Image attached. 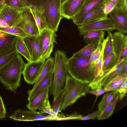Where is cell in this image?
Segmentation results:
<instances>
[{"instance_id":"obj_1","label":"cell","mask_w":127,"mask_h":127,"mask_svg":"<svg viewBox=\"0 0 127 127\" xmlns=\"http://www.w3.org/2000/svg\"><path fill=\"white\" fill-rule=\"evenodd\" d=\"M29 8L34 9L43 17L47 28L57 31L62 19L61 0H20Z\"/></svg>"},{"instance_id":"obj_2","label":"cell","mask_w":127,"mask_h":127,"mask_svg":"<svg viewBox=\"0 0 127 127\" xmlns=\"http://www.w3.org/2000/svg\"><path fill=\"white\" fill-rule=\"evenodd\" d=\"M90 56L82 58L72 56L68 58L67 65L69 75L80 82L91 83L95 78L96 63L91 61Z\"/></svg>"},{"instance_id":"obj_3","label":"cell","mask_w":127,"mask_h":127,"mask_svg":"<svg viewBox=\"0 0 127 127\" xmlns=\"http://www.w3.org/2000/svg\"><path fill=\"white\" fill-rule=\"evenodd\" d=\"M25 64L18 53L0 69V81L7 89L14 91L20 86L21 76Z\"/></svg>"},{"instance_id":"obj_4","label":"cell","mask_w":127,"mask_h":127,"mask_svg":"<svg viewBox=\"0 0 127 127\" xmlns=\"http://www.w3.org/2000/svg\"><path fill=\"white\" fill-rule=\"evenodd\" d=\"M67 59L64 51L58 50L55 52L53 80L50 87V93L54 96V99L64 87L68 74L67 65Z\"/></svg>"},{"instance_id":"obj_5","label":"cell","mask_w":127,"mask_h":127,"mask_svg":"<svg viewBox=\"0 0 127 127\" xmlns=\"http://www.w3.org/2000/svg\"><path fill=\"white\" fill-rule=\"evenodd\" d=\"M90 88L89 84L80 82L68 74L64 87V96L60 111L65 110L78 98L87 95Z\"/></svg>"},{"instance_id":"obj_6","label":"cell","mask_w":127,"mask_h":127,"mask_svg":"<svg viewBox=\"0 0 127 127\" xmlns=\"http://www.w3.org/2000/svg\"><path fill=\"white\" fill-rule=\"evenodd\" d=\"M56 32L47 28L39 34L38 38L41 52L39 59L45 60L50 57L53 51L54 44L56 42Z\"/></svg>"},{"instance_id":"obj_7","label":"cell","mask_w":127,"mask_h":127,"mask_svg":"<svg viewBox=\"0 0 127 127\" xmlns=\"http://www.w3.org/2000/svg\"><path fill=\"white\" fill-rule=\"evenodd\" d=\"M78 29L80 35H84L91 31H102L111 32L116 30L110 18L108 17L78 26Z\"/></svg>"},{"instance_id":"obj_8","label":"cell","mask_w":127,"mask_h":127,"mask_svg":"<svg viewBox=\"0 0 127 127\" xmlns=\"http://www.w3.org/2000/svg\"><path fill=\"white\" fill-rule=\"evenodd\" d=\"M45 60L39 59L26 64L22 74L24 80L30 84H34L38 79Z\"/></svg>"},{"instance_id":"obj_9","label":"cell","mask_w":127,"mask_h":127,"mask_svg":"<svg viewBox=\"0 0 127 127\" xmlns=\"http://www.w3.org/2000/svg\"><path fill=\"white\" fill-rule=\"evenodd\" d=\"M112 35L113 51L118 58L117 64L127 58V37L119 31L114 32Z\"/></svg>"},{"instance_id":"obj_10","label":"cell","mask_w":127,"mask_h":127,"mask_svg":"<svg viewBox=\"0 0 127 127\" xmlns=\"http://www.w3.org/2000/svg\"><path fill=\"white\" fill-rule=\"evenodd\" d=\"M10 118L15 120L24 121L38 120H52V115H45L36 111L16 110Z\"/></svg>"},{"instance_id":"obj_11","label":"cell","mask_w":127,"mask_h":127,"mask_svg":"<svg viewBox=\"0 0 127 127\" xmlns=\"http://www.w3.org/2000/svg\"><path fill=\"white\" fill-rule=\"evenodd\" d=\"M109 14L116 29L120 32L127 33V10L123 7H115Z\"/></svg>"},{"instance_id":"obj_12","label":"cell","mask_w":127,"mask_h":127,"mask_svg":"<svg viewBox=\"0 0 127 127\" xmlns=\"http://www.w3.org/2000/svg\"><path fill=\"white\" fill-rule=\"evenodd\" d=\"M86 0H65L61 3V13L63 18L72 19L82 8Z\"/></svg>"},{"instance_id":"obj_13","label":"cell","mask_w":127,"mask_h":127,"mask_svg":"<svg viewBox=\"0 0 127 127\" xmlns=\"http://www.w3.org/2000/svg\"><path fill=\"white\" fill-rule=\"evenodd\" d=\"M103 4L86 13L73 23L78 26L107 17L103 12Z\"/></svg>"},{"instance_id":"obj_14","label":"cell","mask_w":127,"mask_h":127,"mask_svg":"<svg viewBox=\"0 0 127 127\" xmlns=\"http://www.w3.org/2000/svg\"><path fill=\"white\" fill-rule=\"evenodd\" d=\"M23 39L29 52L31 62L39 60L41 52L38 36H27Z\"/></svg>"},{"instance_id":"obj_15","label":"cell","mask_w":127,"mask_h":127,"mask_svg":"<svg viewBox=\"0 0 127 127\" xmlns=\"http://www.w3.org/2000/svg\"><path fill=\"white\" fill-rule=\"evenodd\" d=\"M22 13L5 4L0 12V16L6 19L9 27H16L22 19Z\"/></svg>"},{"instance_id":"obj_16","label":"cell","mask_w":127,"mask_h":127,"mask_svg":"<svg viewBox=\"0 0 127 127\" xmlns=\"http://www.w3.org/2000/svg\"><path fill=\"white\" fill-rule=\"evenodd\" d=\"M17 36L0 31V56L14 50Z\"/></svg>"},{"instance_id":"obj_17","label":"cell","mask_w":127,"mask_h":127,"mask_svg":"<svg viewBox=\"0 0 127 127\" xmlns=\"http://www.w3.org/2000/svg\"><path fill=\"white\" fill-rule=\"evenodd\" d=\"M53 77V71L50 73L43 78L32 89L28 92V100H30L35 96L45 89L50 88L52 83Z\"/></svg>"},{"instance_id":"obj_18","label":"cell","mask_w":127,"mask_h":127,"mask_svg":"<svg viewBox=\"0 0 127 127\" xmlns=\"http://www.w3.org/2000/svg\"><path fill=\"white\" fill-rule=\"evenodd\" d=\"M49 89L47 88L37 95L30 100L27 105L30 110L36 111L48 99Z\"/></svg>"},{"instance_id":"obj_19","label":"cell","mask_w":127,"mask_h":127,"mask_svg":"<svg viewBox=\"0 0 127 127\" xmlns=\"http://www.w3.org/2000/svg\"><path fill=\"white\" fill-rule=\"evenodd\" d=\"M106 0H86L79 12L71 19L73 22L77 21L86 13L96 7L103 4Z\"/></svg>"},{"instance_id":"obj_20","label":"cell","mask_w":127,"mask_h":127,"mask_svg":"<svg viewBox=\"0 0 127 127\" xmlns=\"http://www.w3.org/2000/svg\"><path fill=\"white\" fill-rule=\"evenodd\" d=\"M127 63V58L123 60L113 68L110 69L108 73L102 81V86L104 88L105 87L112 79L119 74Z\"/></svg>"},{"instance_id":"obj_21","label":"cell","mask_w":127,"mask_h":127,"mask_svg":"<svg viewBox=\"0 0 127 127\" xmlns=\"http://www.w3.org/2000/svg\"><path fill=\"white\" fill-rule=\"evenodd\" d=\"M119 97V94L117 90L110 102L97 117V119L98 120L107 119L111 116L115 109Z\"/></svg>"},{"instance_id":"obj_22","label":"cell","mask_w":127,"mask_h":127,"mask_svg":"<svg viewBox=\"0 0 127 127\" xmlns=\"http://www.w3.org/2000/svg\"><path fill=\"white\" fill-rule=\"evenodd\" d=\"M17 26L22 29L28 36H38L39 35L36 26L25 20L23 18Z\"/></svg>"},{"instance_id":"obj_23","label":"cell","mask_w":127,"mask_h":127,"mask_svg":"<svg viewBox=\"0 0 127 127\" xmlns=\"http://www.w3.org/2000/svg\"><path fill=\"white\" fill-rule=\"evenodd\" d=\"M104 31H91L84 35L83 39L87 44L101 42L104 39Z\"/></svg>"},{"instance_id":"obj_24","label":"cell","mask_w":127,"mask_h":127,"mask_svg":"<svg viewBox=\"0 0 127 127\" xmlns=\"http://www.w3.org/2000/svg\"><path fill=\"white\" fill-rule=\"evenodd\" d=\"M15 48L19 54L22 55L26 59L28 62H31L29 52L23 38L17 37Z\"/></svg>"},{"instance_id":"obj_25","label":"cell","mask_w":127,"mask_h":127,"mask_svg":"<svg viewBox=\"0 0 127 127\" xmlns=\"http://www.w3.org/2000/svg\"><path fill=\"white\" fill-rule=\"evenodd\" d=\"M99 42L87 44L86 46L74 54L72 56L82 58L87 57L90 56L96 50Z\"/></svg>"},{"instance_id":"obj_26","label":"cell","mask_w":127,"mask_h":127,"mask_svg":"<svg viewBox=\"0 0 127 127\" xmlns=\"http://www.w3.org/2000/svg\"><path fill=\"white\" fill-rule=\"evenodd\" d=\"M65 91L64 88L59 93L56 97L53 99L52 108L53 110L52 120H55L58 115L63 100Z\"/></svg>"},{"instance_id":"obj_27","label":"cell","mask_w":127,"mask_h":127,"mask_svg":"<svg viewBox=\"0 0 127 127\" xmlns=\"http://www.w3.org/2000/svg\"><path fill=\"white\" fill-rule=\"evenodd\" d=\"M54 59L52 57L47 59L45 62L40 75L33 87L35 86L39 82L48 74L53 71Z\"/></svg>"},{"instance_id":"obj_28","label":"cell","mask_w":127,"mask_h":127,"mask_svg":"<svg viewBox=\"0 0 127 127\" xmlns=\"http://www.w3.org/2000/svg\"><path fill=\"white\" fill-rule=\"evenodd\" d=\"M29 9L34 17L39 34L43 30L47 28L46 22L42 15L36 10L34 9Z\"/></svg>"},{"instance_id":"obj_29","label":"cell","mask_w":127,"mask_h":127,"mask_svg":"<svg viewBox=\"0 0 127 127\" xmlns=\"http://www.w3.org/2000/svg\"><path fill=\"white\" fill-rule=\"evenodd\" d=\"M0 31L22 38L28 36L22 29L18 26L0 28Z\"/></svg>"},{"instance_id":"obj_30","label":"cell","mask_w":127,"mask_h":127,"mask_svg":"<svg viewBox=\"0 0 127 127\" xmlns=\"http://www.w3.org/2000/svg\"><path fill=\"white\" fill-rule=\"evenodd\" d=\"M118 61V57L113 51L104 60L103 64L104 70L113 68L117 64Z\"/></svg>"},{"instance_id":"obj_31","label":"cell","mask_w":127,"mask_h":127,"mask_svg":"<svg viewBox=\"0 0 127 127\" xmlns=\"http://www.w3.org/2000/svg\"><path fill=\"white\" fill-rule=\"evenodd\" d=\"M117 91L106 93L103 95L102 100L98 105V110L100 113L104 110L110 102L115 95Z\"/></svg>"},{"instance_id":"obj_32","label":"cell","mask_w":127,"mask_h":127,"mask_svg":"<svg viewBox=\"0 0 127 127\" xmlns=\"http://www.w3.org/2000/svg\"><path fill=\"white\" fill-rule=\"evenodd\" d=\"M108 40L105 44L103 53L104 60L113 51V39L111 32H108Z\"/></svg>"},{"instance_id":"obj_33","label":"cell","mask_w":127,"mask_h":127,"mask_svg":"<svg viewBox=\"0 0 127 127\" xmlns=\"http://www.w3.org/2000/svg\"><path fill=\"white\" fill-rule=\"evenodd\" d=\"M18 53L14 49L8 54L0 56V69L10 61Z\"/></svg>"},{"instance_id":"obj_34","label":"cell","mask_w":127,"mask_h":127,"mask_svg":"<svg viewBox=\"0 0 127 127\" xmlns=\"http://www.w3.org/2000/svg\"><path fill=\"white\" fill-rule=\"evenodd\" d=\"M7 4L11 8L22 13L28 8L20 0H12Z\"/></svg>"},{"instance_id":"obj_35","label":"cell","mask_w":127,"mask_h":127,"mask_svg":"<svg viewBox=\"0 0 127 127\" xmlns=\"http://www.w3.org/2000/svg\"><path fill=\"white\" fill-rule=\"evenodd\" d=\"M22 18L25 20L36 25L35 20L30 9L28 8L22 13Z\"/></svg>"},{"instance_id":"obj_36","label":"cell","mask_w":127,"mask_h":127,"mask_svg":"<svg viewBox=\"0 0 127 127\" xmlns=\"http://www.w3.org/2000/svg\"><path fill=\"white\" fill-rule=\"evenodd\" d=\"M38 109L41 110L40 112L43 113H46L52 116L53 115V109L51 107L48 99Z\"/></svg>"},{"instance_id":"obj_37","label":"cell","mask_w":127,"mask_h":127,"mask_svg":"<svg viewBox=\"0 0 127 127\" xmlns=\"http://www.w3.org/2000/svg\"><path fill=\"white\" fill-rule=\"evenodd\" d=\"M113 91H115L113 89L104 88L103 89L101 88L89 91L88 93L94 94L96 96V97L95 101V102L97 98L105 92Z\"/></svg>"},{"instance_id":"obj_38","label":"cell","mask_w":127,"mask_h":127,"mask_svg":"<svg viewBox=\"0 0 127 127\" xmlns=\"http://www.w3.org/2000/svg\"><path fill=\"white\" fill-rule=\"evenodd\" d=\"M102 46V42H99L98 45L94 52L90 55V59L91 61L96 63L100 55Z\"/></svg>"},{"instance_id":"obj_39","label":"cell","mask_w":127,"mask_h":127,"mask_svg":"<svg viewBox=\"0 0 127 127\" xmlns=\"http://www.w3.org/2000/svg\"><path fill=\"white\" fill-rule=\"evenodd\" d=\"M127 88V80L121 84L117 90L119 94V98L120 100H122L126 95Z\"/></svg>"},{"instance_id":"obj_40","label":"cell","mask_w":127,"mask_h":127,"mask_svg":"<svg viewBox=\"0 0 127 127\" xmlns=\"http://www.w3.org/2000/svg\"><path fill=\"white\" fill-rule=\"evenodd\" d=\"M115 7V5L110 2H105L103 4V11L104 14L107 16Z\"/></svg>"},{"instance_id":"obj_41","label":"cell","mask_w":127,"mask_h":127,"mask_svg":"<svg viewBox=\"0 0 127 127\" xmlns=\"http://www.w3.org/2000/svg\"><path fill=\"white\" fill-rule=\"evenodd\" d=\"M100 113L98 110L97 111L89 114L85 116H82L78 119L77 120L84 121L90 119L93 120L97 117Z\"/></svg>"},{"instance_id":"obj_42","label":"cell","mask_w":127,"mask_h":127,"mask_svg":"<svg viewBox=\"0 0 127 127\" xmlns=\"http://www.w3.org/2000/svg\"><path fill=\"white\" fill-rule=\"evenodd\" d=\"M82 116V115L74 114L69 115L66 117H58L56 118L55 120L60 121L72 120H77L78 119L81 117Z\"/></svg>"},{"instance_id":"obj_43","label":"cell","mask_w":127,"mask_h":127,"mask_svg":"<svg viewBox=\"0 0 127 127\" xmlns=\"http://www.w3.org/2000/svg\"><path fill=\"white\" fill-rule=\"evenodd\" d=\"M6 112L5 107L0 95V119L5 118Z\"/></svg>"},{"instance_id":"obj_44","label":"cell","mask_w":127,"mask_h":127,"mask_svg":"<svg viewBox=\"0 0 127 127\" xmlns=\"http://www.w3.org/2000/svg\"><path fill=\"white\" fill-rule=\"evenodd\" d=\"M127 80V77L118 75L110 82H111L117 85H121Z\"/></svg>"},{"instance_id":"obj_45","label":"cell","mask_w":127,"mask_h":127,"mask_svg":"<svg viewBox=\"0 0 127 127\" xmlns=\"http://www.w3.org/2000/svg\"><path fill=\"white\" fill-rule=\"evenodd\" d=\"M108 2L114 4L115 6V7H124L123 0H106L105 2Z\"/></svg>"},{"instance_id":"obj_46","label":"cell","mask_w":127,"mask_h":127,"mask_svg":"<svg viewBox=\"0 0 127 127\" xmlns=\"http://www.w3.org/2000/svg\"><path fill=\"white\" fill-rule=\"evenodd\" d=\"M9 27L6 19L0 16V28Z\"/></svg>"},{"instance_id":"obj_47","label":"cell","mask_w":127,"mask_h":127,"mask_svg":"<svg viewBox=\"0 0 127 127\" xmlns=\"http://www.w3.org/2000/svg\"><path fill=\"white\" fill-rule=\"evenodd\" d=\"M120 85L116 84L111 82H110L105 88L113 89L115 91L117 90Z\"/></svg>"},{"instance_id":"obj_48","label":"cell","mask_w":127,"mask_h":127,"mask_svg":"<svg viewBox=\"0 0 127 127\" xmlns=\"http://www.w3.org/2000/svg\"><path fill=\"white\" fill-rule=\"evenodd\" d=\"M127 63L125 64L122 70L118 75L123 76L127 77Z\"/></svg>"},{"instance_id":"obj_49","label":"cell","mask_w":127,"mask_h":127,"mask_svg":"<svg viewBox=\"0 0 127 127\" xmlns=\"http://www.w3.org/2000/svg\"><path fill=\"white\" fill-rule=\"evenodd\" d=\"M12 0H0V4H7Z\"/></svg>"},{"instance_id":"obj_50","label":"cell","mask_w":127,"mask_h":127,"mask_svg":"<svg viewBox=\"0 0 127 127\" xmlns=\"http://www.w3.org/2000/svg\"><path fill=\"white\" fill-rule=\"evenodd\" d=\"M124 6L125 9L127 10V0H123Z\"/></svg>"},{"instance_id":"obj_51","label":"cell","mask_w":127,"mask_h":127,"mask_svg":"<svg viewBox=\"0 0 127 127\" xmlns=\"http://www.w3.org/2000/svg\"><path fill=\"white\" fill-rule=\"evenodd\" d=\"M5 4H0V12L4 7V5Z\"/></svg>"},{"instance_id":"obj_52","label":"cell","mask_w":127,"mask_h":127,"mask_svg":"<svg viewBox=\"0 0 127 127\" xmlns=\"http://www.w3.org/2000/svg\"><path fill=\"white\" fill-rule=\"evenodd\" d=\"M65 0H61V3L64 1Z\"/></svg>"}]
</instances>
